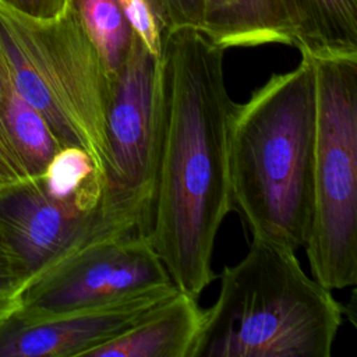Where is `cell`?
I'll list each match as a JSON object with an SVG mask.
<instances>
[{"mask_svg": "<svg viewBox=\"0 0 357 357\" xmlns=\"http://www.w3.org/2000/svg\"><path fill=\"white\" fill-rule=\"evenodd\" d=\"M225 49L201 29L162 31L160 135L148 236L178 290L199 297L216 278L215 240L233 211L227 131L234 107Z\"/></svg>", "mask_w": 357, "mask_h": 357, "instance_id": "6da1fadb", "label": "cell"}, {"mask_svg": "<svg viewBox=\"0 0 357 357\" xmlns=\"http://www.w3.org/2000/svg\"><path fill=\"white\" fill-rule=\"evenodd\" d=\"M315 82L301 54L290 71L273 74L243 103L227 131L233 209L251 236L297 251L312 216Z\"/></svg>", "mask_w": 357, "mask_h": 357, "instance_id": "7a4b0ae2", "label": "cell"}, {"mask_svg": "<svg viewBox=\"0 0 357 357\" xmlns=\"http://www.w3.org/2000/svg\"><path fill=\"white\" fill-rule=\"evenodd\" d=\"M219 280L191 357H331L343 307L296 251L252 237Z\"/></svg>", "mask_w": 357, "mask_h": 357, "instance_id": "3957f363", "label": "cell"}, {"mask_svg": "<svg viewBox=\"0 0 357 357\" xmlns=\"http://www.w3.org/2000/svg\"><path fill=\"white\" fill-rule=\"evenodd\" d=\"M0 59L17 92L47 121L60 146L93 159L106 184L112 78L75 13L39 21L0 6Z\"/></svg>", "mask_w": 357, "mask_h": 357, "instance_id": "277c9868", "label": "cell"}, {"mask_svg": "<svg viewBox=\"0 0 357 357\" xmlns=\"http://www.w3.org/2000/svg\"><path fill=\"white\" fill-rule=\"evenodd\" d=\"M315 82L312 216L305 254L331 290L357 283V56L311 57Z\"/></svg>", "mask_w": 357, "mask_h": 357, "instance_id": "5b68a950", "label": "cell"}, {"mask_svg": "<svg viewBox=\"0 0 357 357\" xmlns=\"http://www.w3.org/2000/svg\"><path fill=\"white\" fill-rule=\"evenodd\" d=\"M159 60L134 32L112 79L106 116L109 172L102 204L149 229L160 135Z\"/></svg>", "mask_w": 357, "mask_h": 357, "instance_id": "8992f818", "label": "cell"}, {"mask_svg": "<svg viewBox=\"0 0 357 357\" xmlns=\"http://www.w3.org/2000/svg\"><path fill=\"white\" fill-rule=\"evenodd\" d=\"M102 198L53 195L40 176L0 187V236L28 284L92 241L148 231L138 218L105 206Z\"/></svg>", "mask_w": 357, "mask_h": 357, "instance_id": "52a82bcc", "label": "cell"}, {"mask_svg": "<svg viewBox=\"0 0 357 357\" xmlns=\"http://www.w3.org/2000/svg\"><path fill=\"white\" fill-rule=\"evenodd\" d=\"M173 284L148 231L120 233L81 247L33 279L11 317L36 321Z\"/></svg>", "mask_w": 357, "mask_h": 357, "instance_id": "ba28073f", "label": "cell"}, {"mask_svg": "<svg viewBox=\"0 0 357 357\" xmlns=\"http://www.w3.org/2000/svg\"><path fill=\"white\" fill-rule=\"evenodd\" d=\"M177 287L144 291L114 303L36 321L10 317L0 324V357H85L142 319Z\"/></svg>", "mask_w": 357, "mask_h": 357, "instance_id": "9c48e42d", "label": "cell"}, {"mask_svg": "<svg viewBox=\"0 0 357 357\" xmlns=\"http://www.w3.org/2000/svg\"><path fill=\"white\" fill-rule=\"evenodd\" d=\"M202 318L198 298L177 289L137 324L85 357H191Z\"/></svg>", "mask_w": 357, "mask_h": 357, "instance_id": "30bf717a", "label": "cell"}, {"mask_svg": "<svg viewBox=\"0 0 357 357\" xmlns=\"http://www.w3.org/2000/svg\"><path fill=\"white\" fill-rule=\"evenodd\" d=\"M199 29L225 50L268 43L293 46L280 0H205Z\"/></svg>", "mask_w": 357, "mask_h": 357, "instance_id": "8fae6325", "label": "cell"}, {"mask_svg": "<svg viewBox=\"0 0 357 357\" xmlns=\"http://www.w3.org/2000/svg\"><path fill=\"white\" fill-rule=\"evenodd\" d=\"M293 46L311 57L357 56V0H280Z\"/></svg>", "mask_w": 357, "mask_h": 357, "instance_id": "7c38bea8", "label": "cell"}, {"mask_svg": "<svg viewBox=\"0 0 357 357\" xmlns=\"http://www.w3.org/2000/svg\"><path fill=\"white\" fill-rule=\"evenodd\" d=\"M1 114L25 176L28 178L42 176L50 159L61 146L45 117L13 86L3 63Z\"/></svg>", "mask_w": 357, "mask_h": 357, "instance_id": "4fadbf2b", "label": "cell"}, {"mask_svg": "<svg viewBox=\"0 0 357 357\" xmlns=\"http://www.w3.org/2000/svg\"><path fill=\"white\" fill-rule=\"evenodd\" d=\"M68 7L81 21L113 79L128 53L134 36V29L131 28L120 1L68 0Z\"/></svg>", "mask_w": 357, "mask_h": 357, "instance_id": "5bb4252c", "label": "cell"}, {"mask_svg": "<svg viewBox=\"0 0 357 357\" xmlns=\"http://www.w3.org/2000/svg\"><path fill=\"white\" fill-rule=\"evenodd\" d=\"M45 187L57 197L96 192L103 197V181L93 159L78 146H61L40 176Z\"/></svg>", "mask_w": 357, "mask_h": 357, "instance_id": "9a60e30c", "label": "cell"}, {"mask_svg": "<svg viewBox=\"0 0 357 357\" xmlns=\"http://www.w3.org/2000/svg\"><path fill=\"white\" fill-rule=\"evenodd\" d=\"M28 282L0 236V324L17 312Z\"/></svg>", "mask_w": 357, "mask_h": 357, "instance_id": "2e32d148", "label": "cell"}, {"mask_svg": "<svg viewBox=\"0 0 357 357\" xmlns=\"http://www.w3.org/2000/svg\"><path fill=\"white\" fill-rule=\"evenodd\" d=\"M120 6L134 29L145 46L159 56L162 26L152 0H119Z\"/></svg>", "mask_w": 357, "mask_h": 357, "instance_id": "e0dca14e", "label": "cell"}, {"mask_svg": "<svg viewBox=\"0 0 357 357\" xmlns=\"http://www.w3.org/2000/svg\"><path fill=\"white\" fill-rule=\"evenodd\" d=\"M162 31L192 26L198 28L202 22L205 0H152Z\"/></svg>", "mask_w": 357, "mask_h": 357, "instance_id": "ac0fdd59", "label": "cell"}, {"mask_svg": "<svg viewBox=\"0 0 357 357\" xmlns=\"http://www.w3.org/2000/svg\"><path fill=\"white\" fill-rule=\"evenodd\" d=\"M28 178L17 158V153L8 138L1 114V61H0V187Z\"/></svg>", "mask_w": 357, "mask_h": 357, "instance_id": "d6986e66", "label": "cell"}, {"mask_svg": "<svg viewBox=\"0 0 357 357\" xmlns=\"http://www.w3.org/2000/svg\"><path fill=\"white\" fill-rule=\"evenodd\" d=\"M0 6L26 18L47 21L61 15L68 0H0Z\"/></svg>", "mask_w": 357, "mask_h": 357, "instance_id": "ffe728a7", "label": "cell"}]
</instances>
